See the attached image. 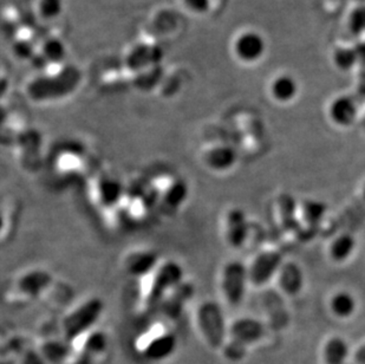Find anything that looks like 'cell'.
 Segmentation results:
<instances>
[{"instance_id":"cell-1","label":"cell","mask_w":365,"mask_h":364,"mask_svg":"<svg viewBox=\"0 0 365 364\" xmlns=\"http://www.w3.org/2000/svg\"><path fill=\"white\" fill-rule=\"evenodd\" d=\"M80 70L76 66H66L58 73L41 76L29 83L28 95L35 102H50L69 96L80 86Z\"/></svg>"},{"instance_id":"cell-2","label":"cell","mask_w":365,"mask_h":364,"mask_svg":"<svg viewBox=\"0 0 365 364\" xmlns=\"http://www.w3.org/2000/svg\"><path fill=\"white\" fill-rule=\"evenodd\" d=\"M248 283L247 268L240 261H231L221 273V291L232 305L242 303Z\"/></svg>"},{"instance_id":"cell-3","label":"cell","mask_w":365,"mask_h":364,"mask_svg":"<svg viewBox=\"0 0 365 364\" xmlns=\"http://www.w3.org/2000/svg\"><path fill=\"white\" fill-rule=\"evenodd\" d=\"M103 310L100 299L91 298L82 303L78 308L73 310L63 322V329L66 336H80L83 331L91 327Z\"/></svg>"},{"instance_id":"cell-4","label":"cell","mask_w":365,"mask_h":364,"mask_svg":"<svg viewBox=\"0 0 365 364\" xmlns=\"http://www.w3.org/2000/svg\"><path fill=\"white\" fill-rule=\"evenodd\" d=\"M199 324L207 342L213 348L222 344L225 335L224 317L220 308L214 303H206L199 311Z\"/></svg>"},{"instance_id":"cell-5","label":"cell","mask_w":365,"mask_h":364,"mask_svg":"<svg viewBox=\"0 0 365 364\" xmlns=\"http://www.w3.org/2000/svg\"><path fill=\"white\" fill-rule=\"evenodd\" d=\"M283 265V258L276 251L262 252L247 268L248 280L255 285H264L278 273Z\"/></svg>"},{"instance_id":"cell-6","label":"cell","mask_w":365,"mask_h":364,"mask_svg":"<svg viewBox=\"0 0 365 364\" xmlns=\"http://www.w3.org/2000/svg\"><path fill=\"white\" fill-rule=\"evenodd\" d=\"M181 278H182V270L179 264L170 261L163 265L153 279L152 286L148 292V303L154 304L163 298L165 292L173 289L174 286L179 285Z\"/></svg>"},{"instance_id":"cell-7","label":"cell","mask_w":365,"mask_h":364,"mask_svg":"<svg viewBox=\"0 0 365 364\" xmlns=\"http://www.w3.org/2000/svg\"><path fill=\"white\" fill-rule=\"evenodd\" d=\"M235 52L242 62H258L265 55V38L257 31L242 32L235 39Z\"/></svg>"},{"instance_id":"cell-8","label":"cell","mask_w":365,"mask_h":364,"mask_svg":"<svg viewBox=\"0 0 365 364\" xmlns=\"http://www.w3.org/2000/svg\"><path fill=\"white\" fill-rule=\"evenodd\" d=\"M163 57V49L158 45L138 44L128 54L125 62L129 69L140 73L142 70L160 66Z\"/></svg>"},{"instance_id":"cell-9","label":"cell","mask_w":365,"mask_h":364,"mask_svg":"<svg viewBox=\"0 0 365 364\" xmlns=\"http://www.w3.org/2000/svg\"><path fill=\"white\" fill-rule=\"evenodd\" d=\"M225 230H226L225 231L226 239L232 248H240L244 246L245 243L247 241L248 232H250L248 220L245 212L237 208L230 211V213L226 217Z\"/></svg>"},{"instance_id":"cell-10","label":"cell","mask_w":365,"mask_h":364,"mask_svg":"<svg viewBox=\"0 0 365 364\" xmlns=\"http://www.w3.org/2000/svg\"><path fill=\"white\" fill-rule=\"evenodd\" d=\"M357 113V104L352 97L346 95L336 97L329 107L330 120L341 128L350 127L355 122Z\"/></svg>"},{"instance_id":"cell-11","label":"cell","mask_w":365,"mask_h":364,"mask_svg":"<svg viewBox=\"0 0 365 364\" xmlns=\"http://www.w3.org/2000/svg\"><path fill=\"white\" fill-rule=\"evenodd\" d=\"M237 160L238 154L235 148L227 145L215 146L203 155V161L214 172H227L235 167Z\"/></svg>"},{"instance_id":"cell-12","label":"cell","mask_w":365,"mask_h":364,"mask_svg":"<svg viewBox=\"0 0 365 364\" xmlns=\"http://www.w3.org/2000/svg\"><path fill=\"white\" fill-rule=\"evenodd\" d=\"M232 337L235 343L246 348L250 343H255L264 335V327L258 320L242 318L233 323L231 328Z\"/></svg>"},{"instance_id":"cell-13","label":"cell","mask_w":365,"mask_h":364,"mask_svg":"<svg viewBox=\"0 0 365 364\" xmlns=\"http://www.w3.org/2000/svg\"><path fill=\"white\" fill-rule=\"evenodd\" d=\"M299 93V86L296 79L289 74H283L273 79L271 84V93L277 102L289 103Z\"/></svg>"},{"instance_id":"cell-14","label":"cell","mask_w":365,"mask_h":364,"mask_svg":"<svg viewBox=\"0 0 365 364\" xmlns=\"http://www.w3.org/2000/svg\"><path fill=\"white\" fill-rule=\"evenodd\" d=\"M51 282V277L48 272L41 271V270H35L25 273L21 279L18 280L17 288L23 295L28 297H36L41 292L46 289V286Z\"/></svg>"},{"instance_id":"cell-15","label":"cell","mask_w":365,"mask_h":364,"mask_svg":"<svg viewBox=\"0 0 365 364\" xmlns=\"http://www.w3.org/2000/svg\"><path fill=\"white\" fill-rule=\"evenodd\" d=\"M158 259L150 251L131 252L124 259V268L130 275H145L155 268Z\"/></svg>"},{"instance_id":"cell-16","label":"cell","mask_w":365,"mask_h":364,"mask_svg":"<svg viewBox=\"0 0 365 364\" xmlns=\"http://www.w3.org/2000/svg\"><path fill=\"white\" fill-rule=\"evenodd\" d=\"M329 306H330L331 313H334V316L341 318V320H346L356 313L357 299L351 292L341 290L332 295L330 302H329Z\"/></svg>"},{"instance_id":"cell-17","label":"cell","mask_w":365,"mask_h":364,"mask_svg":"<svg viewBox=\"0 0 365 364\" xmlns=\"http://www.w3.org/2000/svg\"><path fill=\"white\" fill-rule=\"evenodd\" d=\"M356 239L350 233L339 234L329 246V256L334 263H345L354 255Z\"/></svg>"},{"instance_id":"cell-18","label":"cell","mask_w":365,"mask_h":364,"mask_svg":"<svg viewBox=\"0 0 365 364\" xmlns=\"http://www.w3.org/2000/svg\"><path fill=\"white\" fill-rule=\"evenodd\" d=\"M279 283L282 289L289 295H297L302 291L304 284L303 272L297 265H282L279 268Z\"/></svg>"},{"instance_id":"cell-19","label":"cell","mask_w":365,"mask_h":364,"mask_svg":"<svg viewBox=\"0 0 365 364\" xmlns=\"http://www.w3.org/2000/svg\"><path fill=\"white\" fill-rule=\"evenodd\" d=\"M348 355V343L341 337H332L325 344L324 358L327 364H343Z\"/></svg>"},{"instance_id":"cell-20","label":"cell","mask_w":365,"mask_h":364,"mask_svg":"<svg viewBox=\"0 0 365 364\" xmlns=\"http://www.w3.org/2000/svg\"><path fill=\"white\" fill-rule=\"evenodd\" d=\"M174 348L175 338L170 333H165L152 340L145 350V355L153 360H161L172 354Z\"/></svg>"},{"instance_id":"cell-21","label":"cell","mask_w":365,"mask_h":364,"mask_svg":"<svg viewBox=\"0 0 365 364\" xmlns=\"http://www.w3.org/2000/svg\"><path fill=\"white\" fill-rule=\"evenodd\" d=\"M41 54L44 56L48 64L62 62L66 56V45L58 38H48L41 45Z\"/></svg>"},{"instance_id":"cell-22","label":"cell","mask_w":365,"mask_h":364,"mask_svg":"<svg viewBox=\"0 0 365 364\" xmlns=\"http://www.w3.org/2000/svg\"><path fill=\"white\" fill-rule=\"evenodd\" d=\"M332 59H334V66L343 71L351 70L359 62L355 48H348V46L336 49Z\"/></svg>"},{"instance_id":"cell-23","label":"cell","mask_w":365,"mask_h":364,"mask_svg":"<svg viewBox=\"0 0 365 364\" xmlns=\"http://www.w3.org/2000/svg\"><path fill=\"white\" fill-rule=\"evenodd\" d=\"M163 68L160 66H152L142 70L135 79V84L140 90H152L163 77Z\"/></svg>"},{"instance_id":"cell-24","label":"cell","mask_w":365,"mask_h":364,"mask_svg":"<svg viewBox=\"0 0 365 364\" xmlns=\"http://www.w3.org/2000/svg\"><path fill=\"white\" fill-rule=\"evenodd\" d=\"M349 30L354 36L365 34V5H361L352 10L348 19Z\"/></svg>"},{"instance_id":"cell-25","label":"cell","mask_w":365,"mask_h":364,"mask_svg":"<svg viewBox=\"0 0 365 364\" xmlns=\"http://www.w3.org/2000/svg\"><path fill=\"white\" fill-rule=\"evenodd\" d=\"M63 10V0H39L41 17L53 19L58 17Z\"/></svg>"},{"instance_id":"cell-26","label":"cell","mask_w":365,"mask_h":364,"mask_svg":"<svg viewBox=\"0 0 365 364\" xmlns=\"http://www.w3.org/2000/svg\"><path fill=\"white\" fill-rule=\"evenodd\" d=\"M12 51L17 59L30 61L35 56L36 50L34 45L29 41H17L12 46Z\"/></svg>"},{"instance_id":"cell-27","label":"cell","mask_w":365,"mask_h":364,"mask_svg":"<svg viewBox=\"0 0 365 364\" xmlns=\"http://www.w3.org/2000/svg\"><path fill=\"white\" fill-rule=\"evenodd\" d=\"M304 213L307 220L311 223H318V221L321 223V220L324 217L325 206L323 203L310 201L304 208Z\"/></svg>"},{"instance_id":"cell-28","label":"cell","mask_w":365,"mask_h":364,"mask_svg":"<svg viewBox=\"0 0 365 364\" xmlns=\"http://www.w3.org/2000/svg\"><path fill=\"white\" fill-rule=\"evenodd\" d=\"M183 3L192 12L202 14L210 10L212 1L210 0H183Z\"/></svg>"},{"instance_id":"cell-29","label":"cell","mask_w":365,"mask_h":364,"mask_svg":"<svg viewBox=\"0 0 365 364\" xmlns=\"http://www.w3.org/2000/svg\"><path fill=\"white\" fill-rule=\"evenodd\" d=\"M32 66L36 69H44L45 66H48V63L46 59H44V56L41 55V52H36L35 56L30 59Z\"/></svg>"},{"instance_id":"cell-30","label":"cell","mask_w":365,"mask_h":364,"mask_svg":"<svg viewBox=\"0 0 365 364\" xmlns=\"http://www.w3.org/2000/svg\"><path fill=\"white\" fill-rule=\"evenodd\" d=\"M355 50L359 62L365 63V41H361V43L356 45Z\"/></svg>"},{"instance_id":"cell-31","label":"cell","mask_w":365,"mask_h":364,"mask_svg":"<svg viewBox=\"0 0 365 364\" xmlns=\"http://www.w3.org/2000/svg\"><path fill=\"white\" fill-rule=\"evenodd\" d=\"M9 88H10L9 79L0 77V100L6 95L7 91H9Z\"/></svg>"},{"instance_id":"cell-32","label":"cell","mask_w":365,"mask_h":364,"mask_svg":"<svg viewBox=\"0 0 365 364\" xmlns=\"http://www.w3.org/2000/svg\"><path fill=\"white\" fill-rule=\"evenodd\" d=\"M355 360L359 364H365V344L355 353Z\"/></svg>"},{"instance_id":"cell-33","label":"cell","mask_w":365,"mask_h":364,"mask_svg":"<svg viewBox=\"0 0 365 364\" xmlns=\"http://www.w3.org/2000/svg\"><path fill=\"white\" fill-rule=\"evenodd\" d=\"M7 117H9V113H7V110L5 109L3 104H0V127H3L5 122H6Z\"/></svg>"},{"instance_id":"cell-34","label":"cell","mask_w":365,"mask_h":364,"mask_svg":"<svg viewBox=\"0 0 365 364\" xmlns=\"http://www.w3.org/2000/svg\"><path fill=\"white\" fill-rule=\"evenodd\" d=\"M3 227H4V219H3V217H1V216H0V232H1V230H3Z\"/></svg>"},{"instance_id":"cell-35","label":"cell","mask_w":365,"mask_h":364,"mask_svg":"<svg viewBox=\"0 0 365 364\" xmlns=\"http://www.w3.org/2000/svg\"><path fill=\"white\" fill-rule=\"evenodd\" d=\"M362 198H363V201H364V203H365V183H364V185H363V187H362Z\"/></svg>"}]
</instances>
